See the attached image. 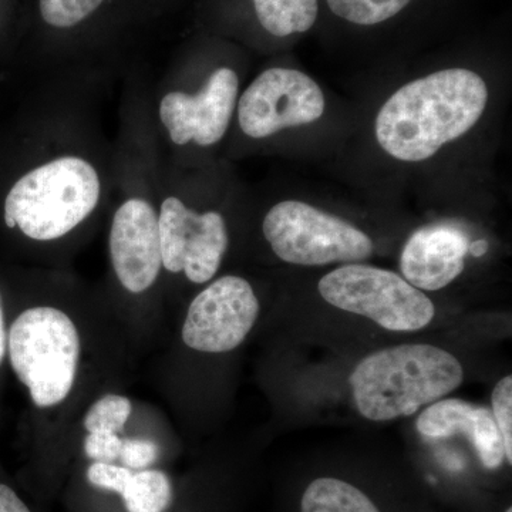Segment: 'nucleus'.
Segmentation results:
<instances>
[{
	"mask_svg": "<svg viewBox=\"0 0 512 512\" xmlns=\"http://www.w3.org/2000/svg\"><path fill=\"white\" fill-rule=\"evenodd\" d=\"M487 101V84L477 73L440 70L406 84L383 104L377 141L390 157L419 163L476 126Z\"/></svg>",
	"mask_w": 512,
	"mask_h": 512,
	"instance_id": "f257e3e1",
	"label": "nucleus"
},
{
	"mask_svg": "<svg viewBox=\"0 0 512 512\" xmlns=\"http://www.w3.org/2000/svg\"><path fill=\"white\" fill-rule=\"evenodd\" d=\"M463 382L460 360L427 343H404L370 353L349 377L357 412L370 421L413 416Z\"/></svg>",
	"mask_w": 512,
	"mask_h": 512,
	"instance_id": "f03ea898",
	"label": "nucleus"
},
{
	"mask_svg": "<svg viewBox=\"0 0 512 512\" xmlns=\"http://www.w3.org/2000/svg\"><path fill=\"white\" fill-rule=\"evenodd\" d=\"M101 181L82 157L64 156L37 165L20 177L5 200L6 227L33 241L66 237L99 205Z\"/></svg>",
	"mask_w": 512,
	"mask_h": 512,
	"instance_id": "7ed1b4c3",
	"label": "nucleus"
},
{
	"mask_svg": "<svg viewBox=\"0 0 512 512\" xmlns=\"http://www.w3.org/2000/svg\"><path fill=\"white\" fill-rule=\"evenodd\" d=\"M10 365L40 409L55 407L72 392L79 369V332L69 315L53 306L20 313L8 333Z\"/></svg>",
	"mask_w": 512,
	"mask_h": 512,
	"instance_id": "20e7f679",
	"label": "nucleus"
},
{
	"mask_svg": "<svg viewBox=\"0 0 512 512\" xmlns=\"http://www.w3.org/2000/svg\"><path fill=\"white\" fill-rule=\"evenodd\" d=\"M320 296L340 311L373 320L390 332H419L436 316V306L403 276L372 265L346 264L323 276Z\"/></svg>",
	"mask_w": 512,
	"mask_h": 512,
	"instance_id": "39448f33",
	"label": "nucleus"
},
{
	"mask_svg": "<svg viewBox=\"0 0 512 512\" xmlns=\"http://www.w3.org/2000/svg\"><path fill=\"white\" fill-rule=\"evenodd\" d=\"M264 235L286 264H359L373 254L369 235L301 201H282L265 215Z\"/></svg>",
	"mask_w": 512,
	"mask_h": 512,
	"instance_id": "423d86ee",
	"label": "nucleus"
},
{
	"mask_svg": "<svg viewBox=\"0 0 512 512\" xmlns=\"http://www.w3.org/2000/svg\"><path fill=\"white\" fill-rule=\"evenodd\" d=\"M325 113V96L315 80L299 70H265L238 103V121L251 138L274 136L289 127L315 123Z\"/></svg>",
	"mask_w": 512,
	"mask_h": 512,
	"instance_id": "0eeeda50",
	"label": "nucleus"
},
{
	"mask_svg": "<svg viewBox=\"0 0 512 512\" xmlns=\"http://www.w3.org/2000/svg\"><path fill=\"white\" fill-rule=\"evenodd\" d=\"M161 259L171 274H183L192 284H207L222 264L228 229L221 214L197 212L180 198L168 197L158 212Z\"/></svg>",
	"mask_w": 512,
	"mask_h": 512,
	"instance_id": "6e6552de",
	"label": "nucleus"
},
{
	"mask_svg": "<svg viewBox=\"0 0 512 512\" xmlns=\"http://www.w3.org/2000/svg\"><path fill=\"white\" fill-rule=\"evenodd\" d=\"M259 309L258 298L247 279L222 276L191 302L181 330L183 342L197 352H231L254 329Z\"/></svg>",
	"mask_w": 512,
	"mask_h": 512,
	"instance_id": "1a4fd4ad",
	"label": "nucleus"
},
{
	"mask_svg": "<svg viewBox=\"0 0 512 512\" xmlns=\"http://www.w3.org/2000/svg\"><path fill=\"white\" fill-rule=\"evenodd\" d=\"M239 79L228 67H221L197 94L171 92L160 101L161 123L171 141L177 146L194 141L201 147H210L227 133L235 104Z\"/></svg>",
	"mask_w": 512,
	"mask_h": 512,
	"instance_id": "9d476101",
	"label": "nucleus"
},
{
	"mask_svg": "<svg viewBox=\"0 0 512 512\" xmlns=\"http://www.w3.org/2000/svg\"><path fill=\"white\" fill-rule=\"evenodd\" d=\"M110 258L114 274L131 293L156 284L161 259L158 214L144 198H128L114 212L110 228Z\"/></svg>",
	"mask_w": 512,
	"mask_h": 512,
	"instance_id": "9b49d317",
	"label": "nucleus"
},
{
	"mask_svg": "<svg viewBox=\"0 0 512 512\" xmlns=\"http://www.w3.org/2000/svg\"><path fill=\"white\" fill-rule=\"evenodd\" d=\"M468 251L470 239L461 228L446 224L420 228L404 245L403 278L420 291H440L464 271Z\"/></svg>",
	"mask_w": 512,
	"mask_h": 512,
	"instance_id": "f8f14e48",
	"label": "nucleus"
},
{
	"mask_svg": "<svg viewBox=\"0 0 512 512\" xmlns=\"http://www.w3.org/2000/svg\"><path fill=\"white\" fill-rule=\"evenodd\" d=\"M417 431L430 439L463 434L487 470H497L505 460L503 439L488 407L461 399H441L430 404L416 421Z\"/></svg>",
	"mask_w": 512,
	"mask_h": 512,
	"instance_id": "ddd939ff",
	"label": "nucleus"
},
{
	"mask_svg": "<svg viewBox=\"0 0 512 512\" xmlns=\"http://www.w3.org/2000/svg\"><path fill=\"white\" fill-rule=\"evenodd\" d=\"M86 477L94 487L120 495L127 512H165L173 503V483L156 468L134 471L114 463H92Z\"/></svg>",
	"mask_w": 512,
	"mask_h": 512,
	"instance_id": "4468645a",
	"label": "nucleus"
},
{
	"mask_svg": "<svg viewBox=\"0 0 512 512\" xmlns=\"http://www.w3.org/2000/svg\"><path fill=\"white\" fill-rule=\"evenodd\" d=\"M301 512H380L359 487L335 477H319L305 488Z\"/></svg>",
	"mask_w": 512,
	"mask_h": 512,
	"instance_id": "2eb2a0df",
	"label": "nucleus"
},
{
	"mask_svg": "<svg viewBox=\"0 0 512 512\" xmlns=\"http://www.w3.org/2000/svg\"><path fill=\"white\" fill-rule=\"evenodd\" d=\"M259 23L276 37L305 33L318 18V0H252Z\"/></svg>",
	"mask_w": 512,
	"mask_h": 512,
	"instance_id": "dca6fc26",
	"label": "nucleus"
},
{
	"mask_svg": "<svg viewBox=\"0 0 512 512\" xmlns=\"http://www.w3.org/2000/svg\"><path fill=\"white\" fill-rule=\"evenodd\" d=\"M412 0H328L339 18L360 26H373L399 15Z\"/></svg>",
	"mask_w": 512,
	"mask_h": 512,
	"instance_id": "f3484780",
	"label": "nucleus"
},
{
	"mask_svg": "<svg viewBox=\"0 0 512 512\" xmlns=\"http://www.w3.org/2000/svg\"><path fill=\"white\" fill-rule=\"evenodd\" d=\"M133 406L128 397L120 394H104L87 410L83 419L84 429L89 433H123L130 419Z\"/></svg>",
	"mask_w": 512,
	"mask_h": 512,
	"instance_id": "a211bd4d",
	"label": "nucleus"
},
{
	"mask_svg": "<svg viewBox=\"0 0 512 512\" xmlns=\"http://www.w3.org/2000/svg\"><path fill=\"white\" fill-rule=\"evenodd\" d=\"M103 2L104 0H39V6L47 25L56 29H69L93 15Z\"/></svg>",
	"mask_w": 512,
	"mask_h": 512,
	"instance_id": "6ab92c4d",
	"label": "nucleus"
},
{
	"mask_svg": "<svg viewBox=\"0 0 512 512\" xmlns=\"http://www.w3.org/2000/svg\"><path fill=\"white\" fill-rule=\"evenodd\" d=\"M491 413L504 443L505 460L512 464V377L505 376L491 393Z\"/></svg>",
	"mask_w": 512,
	"mask_h": 512,
	"instance_id": "aec40b11",
	"label": "nucleus"
},
{
	"mask_svg": "<svg viewBox=\"0 0 512 512\" xmlns=\"http://www.w3.org/2000/svg\"><path fill=\"white\" fill-rule=\"evenodd\" d=\"M158 447L156 443L143 439H123V446L120 451V466L130 470H146L156 463L158 458Z\"/></svg>",
	"mask_w": 512,
	"mask_h": 512,
	"instance_id": "412c9836",
	"label": "nucleus"
},
{
	"mask_svg": "<svg viewBox=\"0 0 512 512\" xmlns=\"http://www.w3.org/2000/svg\"><path fill=\"white\" fill-rule=\"evenodd\" d=\"M123 439L119 434L89 433L84 439V454L93 463H114L119 460Z\"/></svg>",
	"mask_w": 512,
	"mask_h": 512,
	"instance_id": "4be33fe9",
	"label": "nucleus"
},
{
	"mask_svg": "<svg viewBox=\"0 0 512 512\" xmlns=\"http://www.w3.org/2000/svg\"><path fill=\"white\" fill-rule=\"evenodd\" d=\"M0 512H32L8 484L0 483Z\"/></svg>",
	"mask_w": 512,
	"mask_h": 512,
	"instance_id": "5701e85b",
	"label": "nucleus"
},
{
	"mask_svg": "<svg viewBox=\"0 0 512 512\" xmlns=\"http://www.w3.org/2000/svg\"><path fill=\"white\" fill-rule=\"evenodd\" d=\"M8 352V332H6L5 315H3L2 301H0V365Z\"/></svg>",
	"mask_w": 512,
	"mask_h": 512,
	"instance_id": "b1692460",
	"label": "nucleus"
},
{
	"mask_svg": "<svg viewBox=\"0 0 512 512\" xmlns=\"http://www.w3.org/2000/svg\"><path fill=\"white\" fill-rule=\"evenodd\" d=\"M471 251H473L474 255H483L484 252L487 251V244H485L484 241H478L473 245V247H471Z\"/></svg>",
	"mask_w": 512,
	"mask_h": 512,
	"instance_id": "393cba45",
	"label": "nucleus"
},
{
	"mask_svg": "<svg viewBox=\"0 0 512 512\" xmlns=\"http://www.w3.org/2000/svg\"><path fill=\"white\" fill-rule=\"evenodd\" d=\"M505 512H512V508L508 507L507 510H505Z\"/></svg>",
	"mask_w": 512,
	"mask_h": 512,
	"instance_id": "a878e982",
	"label": "nucleus"
}]
</instances>
